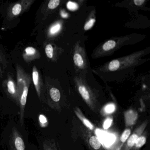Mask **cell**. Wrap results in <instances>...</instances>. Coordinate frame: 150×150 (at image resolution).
<instances>
[{
	"label": "cell",
	"mask_w": 150,
	"mask_h": 150,
	"mask_svg": "<svg viewBox=\"0 0 150 150\" xmlns=\"http://www.w3.org/2000/svg\"><path fill=\"white\" fill-rule=\"evenodd\" d=\"M16 117H8L1 131L0 145L2 150H29V132Z\"/></svg>",
	"instance_id": "cell-1"
},
{
	"label": "cell",
	"mask_w": 150,
	"mask_h": 150,
	"mask_svg": "<svg viewBox=\"0 0 150 150\" xmlns=\"http://www.w3.org/2000/svg\"><path fill=\"white\" fill-rule=\"evenodd\" d=\"M32 78H33V83L35 87L36 90L37 92L38 98L40 101L41 100V93L40 91V86L39 85V73L37 69L35 67L33 68L32 73Z\"/></svg>",
	"instance_id": "cell-2"
},
{
	"label": "cell",
	"mask_w": 150,
	"mask_h": 150,
	"mask_svg": "<svg viewBox=\"0 0 150 150\" xmlns=\"http://www.w3.org/2000/svg\"><path fill=\"white\" fill-rule=\"evenodd\" d=\"M125 117L126 124L130 125L135 123L137 117V115L133 110H129L125 114Z\"/></svg>",
	"instance_id": "cell-3"
},
{
	"label": "cell",
	"mask_w": 150,
	"mask_h": 150,
	"mask_svg": "<svg viewBox=\"0 0 150 150\" xmlns=\"http://www.w3.org/2000/svg\"><path fill=\"white\" fill-rule=\"evenodd\" d=\"M98 132V136L101 138L102 140L105 143L106 145H110L112 144L115 139V137L114 135H106L103 132H101L99 130Z\"/></svg>",
	"instance_id": "cell-4"
},
{
	"label": "cell",
	"mask_w": 150,
	"mask_h": 150,
	"mask_svg": "<svg viewBox=\"0 0 150 150\" xmlns=\"http://www.w3.org/2000/svg\"><path fill=\"white\" fill-rule=\"evenodd\" d=\"M50 95L51 99L54 102L59 101L61 98V95L59 90L56 88H52L50 91Z\"/></svg>",
	"instance_id": "cell-5"
},
{
	"label": "cell",
	"mask_w": 150,
	"mask_h": 150,
	"mask_svg": "<svg viewBox=\"0 0 150 150\" xmlns=\"http://www.w3.org/2000/svg\"><path fill=\"white\" fill-rule=\"evenodd\" d=\"M90 146L95 150L99 149L101 146V143L98 138L95 136H93L90 138L89 140Z\"/></svg>",
	"instance_id": "cell-6"
},
{
	"label": "cell",
	"mask_w": 150,
	"mask_h": 150,
	"mask_svg": "<svg viewBox=\"0 0 150 150\" xmlns=\"http://www.w3.org/2000/svg\"><path fill=\"white\" fill-rule=\"evenodd\" d=\"M79 91L84 100H89V98H90L89 93L84 86H79Z\"/></svg>",
	"instance_id": "cell-7"
},
{
	"label": "cell",
	"mask_w": 150,
	"mask_h": 150,
	"mask_svg": "<svg viewBox=\"0 0 150 150\" xmlns=\"http://www.w3.org/2000/svg\"><path fill=\"white\" fill-rule=\"evenodd\" d=\"M73 59L75 65L79 67L83 66L84 61L80 54L75 53Z\"/></svg>",
	"instance_id": "cell-8"
},
{
	"label": "cell",
	"mask_w": 150,
	"mask_h": 150,
	"mask_svg": "<svg viewBox=\"0 0 150 150\" xmlns=\"http://www.w3.org/2000/svg\"><path fill=\"white\" fill-rule=\"evenodd\" d=\"M116 45V42L114 40H109L103 44V49L105 51L110 50L115 48Z\"/></svg>",
	"instance_id": "cell-9"
},
{
	"label": "cell",
	"mask_w": 150,
	"mask_h": 150,
	"mask_svg": "<svg viewBox=\"0 0 150 150\" xmlns=\"http://www.w3.org/2000/svg\"><path fill=\"white\" fill-rule=\"evenodd\" d=\"M45 53L47 57L49 58L52 59L53 57V49L52 46L51 45H47L45 47Z\"/></svg>",
	"instance_id": "cell-10"
},
{
	"label": "cell",
	"mask_w": 150,
	"mask_h": 150,
	"mask_svg": "<svg viewBox=\"0 0 150 150\" xmlns=\"http://www.w3.org/2000/svg\"><path fill=\"white\" fill-rule=\"evenodd\" d=\"M138 138V137L137 135H136V134H133V135H132L129 138L128 141H127V144H128V146L132 147V146L134 145Z\"/></svg>",
	"instance_id": "cell-11"
},
{
	"label": "cell",
	"mask_w": 150,
	"mask_h": 150,
	"mask_svg": "<svg viewBox=\"0 0 150 150\" xmlns=\"http://www.w3.org/2000/svg\"><path fill=\"white\" fill-rule=\"evenodd\" d=\"M22 6L20 4H16L15 5L12 9V13L15 16H17L20 14L21 12Z\"/></svg>",
	"instance_id": "cell-12"
},
{
	"label": "cell",
	"mask_w": 150,
	"mask_h": 150,
	"mask_svg": "<svg viewBox=\"0 0 150 150\" xmlns=\"http://www.w3.org/2000/svg\"><path fill=\"white\" fill-rule=\"evenodd\" d=\"M146 141V139L145 137H139L138 138L136 143H135L136 146L138 148L141 147L145 144Z\"/></svg>",
	"instance_id": "cell-13"
},
{
	"label": "cell",
	"mask_w": 150,
	"mask_h": 150,
	"mask_svg": "<svg viewBox=\"0 0 150 150\" xmlns=\"http://www.w3.org/2000/svg\"><path fill=\"white\" fill-rule=\"evenodd\" d=\"M60 3L59 0H51L48 4V7L50 9H54L57 7Z\"/></svg>",
	"instance_id": "cell-14"
},
{
	"label": "cell",
	"mask_w": 150,
	"mask_h": 150,
	"mask_svg": "<svg viewBox=\"0 0 150 150\" xmlns=\"http://www.w3.org/2000/svg\"><path fill=\"white\" fill-rule=\"evenodd\" d=\"M61 28V25L59 23L55 24L54 26H52L50 30V33L52 35H54L57 34L59 32Z\"/></svg>",
	"instance_id": "cell-15"
},
{
	"label": "cell",
	"mask_w": 150,
	"mask_h": 150,
	"mask_svg": "<svg viewBox=\"0 0 150 150\" xmlns=\"http://www.w3.org/2000/svg\"><path fill=\"white\" fill-rule=\"evenodd\" d=\"M130 133L131 131L129 129H127L125 130L124 132L122 134V136H121V138H120L121 141H122V142H125V141L127 140V139H128Z\"/></svg>",
	"instance_id": "cell-16"
},
{
	"label": "cell",
	"mask_w": 150,
	"mask_h": 150,
	"mask_svg": "<svg viewBox=\"0 0 150 150\" xmlns=\"http://www.w3.org/2000/svg\"><path fill=\"white\" fill-rule=\"evenodd\" d=\"M96 20L94 19H91V20H89L85 24L84 28V30H88L90 29L93 26Z\"/></svg>",
	"instance_id": "cell-17"
},
{
	"label": "cell",
	"mask_w": 150,
	"mask_h": 150,
	"mask_svg": "<svg viewBox=\"0 0 150 150\" xmlns=\"http://www.w3.org/2000/svg\"><path fill=\"white\" fill-rule=\"evenodd\" d=\"M115 107L114 104H109L107 105L105 107L104 110L107 113H111L115 111Z\"/></svg>",
	"instance_id": "cell-18"
},
{
	"label": "cell",
	"mask_w": 150,
	"mask_h": 150,
	"mask_svg": "<svg viewBox=\"0 0 150 150\" xmlns=\"http://www.w3.org/2000/svg\"><path fill=\"white\" fill-rule=\"evenodd\" d=\"M67 8L71 10H75L78 8V6L76 3L71 1H69L67 4Z\"/></svg>",
	"instance_id": "cell-19"
},
{
	"label": "cell",
	"mask_w": 150,
	"mask_h": 150,
	"mask_svg": "<svg viewBox=\"0 0 150 150\" xmlns=\"http://www.w3.org/2000/svg\"><path fill=\"white\" fill-rule=\"evenodd\" d=\"M26 54L29 56L35 55L36 53V50L33 47H28L26 48L25 50Z\"/></svg>",
	"instance_id": "cell-20"
},
{
	"label": "cell",
	"mask_w": 150,
	"mask_h": 150,
	"mask_svg": "<svg viewBox=\"0 0 150 150\" xmlns=\"http://www.w3.org/2000/svg\"><path fill=\"white\" fill-rule=\"evenodd\" d=\"M112 122V119L109 118L106 119L103 124V128L105 129H108L110 127Z\"/></svg>",
	"instance_id": "cell-21"
},
{
	"label": "cell",
	"mask_w": 150,
	"mask_h": 150,
	"mask_svg": "<svg viewBox=\"0 0 150 150\" xmlns=\"http://www.w3.org/2000/svg\"><path fill=\"white\" fill-rule=\"evenodd\" d=\"M83 122H84V124L87 127H88V128L90 129H93V125H92V124L86 119H84L83 120Z\"/></svg>",
	"instance_id": "cell-22"
},
{
	"label": "cell",
	"mask_w": 150,
	"mask_h": 150,
	"mask_svg": "<svg viewBox=\"0 0 150 150\" xmlns=\"http://www.w3.org/2000/svg\"><path fill=\"white\" fill-rule=\"evenodd\" d=\"M29 150H39L37 146L33 143H30L29 145Z\"/></svg>",
	"instance_id": "cell-23"
},
{
	"label": "cell",
	"mask_w": 150,
	"mask_h": 150,
	"mask_svg": "<svg viewBox=\"0 0 150 150\" xmlns=\"http://www.w3.org/2000/svg\"><path fill=\"white\" fill-rule=\"evenodd\" d=\"M145 1V0H134L133 2L135 5L137 6H140L144 4V2Z\"/></svg>",
	"instance_id": "cell-24"
},
{
	"label": "cell",
	"mask_w": 150,
	"mask_h": 150,
	"mask_svg": "<svg viewBox=\"0 0 150 150\" xmlns=\"http://www.w3.org/2000/svg\"><path fill=\"white\" fill-rule=\"evenodd\" d=\"M61 16H63L64 18H65L67 17V14L65 13L64 12H61Z\"/></svg>",
	"instance_id": "cell-25"
}]
</instances>
